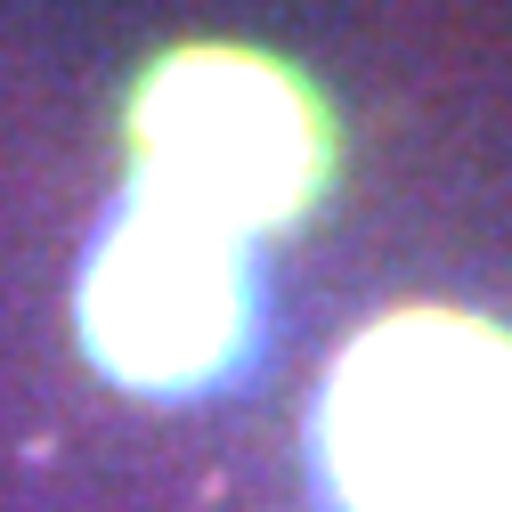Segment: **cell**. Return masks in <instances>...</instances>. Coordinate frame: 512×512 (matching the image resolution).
Masks as SVG:
<instances>
[{"mask_svg": "<svg viewBox=\"0 0 512 512\" xmlns=\"http://www.w3.org/2000/svg\"><path fill=\"white\" fill-rule=\"evenodd\" d=\"M342 512H512V334L472 309L366 326L317 407Z\"/></svg>", "mask_w": 512, "mask_h": 512, "instance_id": "cell-1", "label": "cell"}, {"mask_svg": "<svg viewBox=\"0 0 512 512\" xmlns=\"http://www.w3.org/2000/svg\"><path fill=\"white\" fill-rule=\"evenodd\" d=\"M326 163L334 139L317 98L261 49H171L131 98V204L196 220L244 252L317 204Z\"/></svg>", "mask_w": 512, "mask_h": 512, "instance_id": "cell-2", "label": "cell"}, {"mask_svg": "<svg viewBox=\"0 0 512 512\" xmlns=\"http://www.w3.org/2000/svg\"><path fill=\"white\" fill-rule=\"evenodd\" d=\"M252 342V252L131 204L82 269V350L131 391H204Z\"/></svg>", "mask_w": 512, "mask_h": 512, "instance_id": "cell-3", "label": "cell"}]
</instances>
